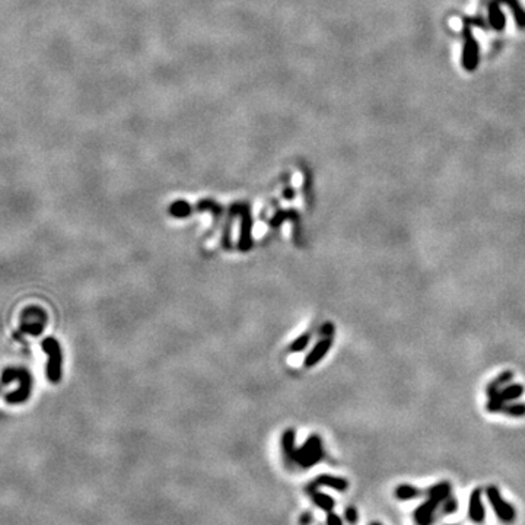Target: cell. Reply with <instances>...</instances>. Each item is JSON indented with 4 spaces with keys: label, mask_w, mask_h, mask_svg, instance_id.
Wrapping results in <instances>:
<instances>
[{
    "label": "cell",
    "mask_w": 525,
    "mask_h": 525,
    "mask_svg": "<svg viewBox=\"0 0 525 525\" xmlns=\"http://www.w3.org/2000/svg\"><path fill=\"white\" fill-rule=\"evenodd\" d=\"M43 350L49 355V363L46 368V375L50 382L57 384L62 379V347L54 337H47L41 343Z\"/></svg>",
    "instance_id": "obj_1"
},
{
    "label": "cell",
    "mask_w": 525,
    "mask_h": 525,
    "mask_svg": "<svg viewBox=\"0 0 525 525\" xmlns=\"http://www.w3.org/2000/svg\"><path fill=\"white\" fill-rule=\"evenodd\" d=\"M11 379H18L19 381V390H16L15 393H9L6 394L5 400L11 404H18V403H24L28 400L30 394H31V377L27 371L24 369H5L3 372V382L8 384Z\"/></svg>",
    "instance_id": "obj_2"
},
{
    "label": "cell",
    "mask_w": 525,
    "mask_h": 525,
    "mask_svg": "<svg viewBox=\"0 0 525 525\" xmlns=\"http://www.w3.org/2000/svg\"><path fill=\"white\" fill-rule=\"evenodd\" d=\"M324 457V452H323V442H321V438L318 435H312L310 436V439L304 443L302 448H299L298 451H295V455H294V459L308 468L314 464H317L318 461H321Z\"/></svg>",
    "instance_id": "obj_3"
},
{
    "label": "cell",
    "mask_w": 525,
    "mask_h": 525,
    "mask_svg": "<svg viewBox=\"0 0 525 525\" xmlns=\"http://www.w3.org/2000/svg\"><path fill=\"white\" fill-rule=\"evenodd\" d=\"M462 38H464V47H462V57H461V63L462 67L467 72H474L478 66V56H480V49H478V43L476 41L471 30H470V24L464 19V30H462Z\"/></svg>",
    "instance_id": "obj_4"
},
{
    "label": "cell",
    "mask_w": 525,
    "mask_h": 525,
    "mask_svg": "<svg viewBox=\"0 0 525 525\" xmlns=\"http://www.w3.org/2000/svg\"><path fill=\"white\" fill-rule=\"evenodd\" d=\"M232 213H238L241 216V235H239V249L248 251L252 246V238H251V213L249 207L246 204H235L232 206Z\"/></svg>",
    "instance_id": "obj_5"
},
{
    "label": "cell",
    "mask_w": 525,
    "mask_h": 525,
    "mask_svg": "<svg viewBox=\"0 0 525 525\" xmlns=\"http://www.w3.org/2000/svg\"><path fill=\"white\" fill-rule=\"evenodd\" d=\"M486 494H487V499H489L490 505L493 506L496 515H497L502 521H505V522H512V521L515 519V515H516V513H515V508L510 506L508 502H505V499L500 496V493H499V490H497L496 486H489V487L486 489Z\"/></svg>",
    "instance_id": "obj_6"
},
{
    "label": "cell",
    "mask_w": 525,
    "mask_h": 525,
    "mask_svg": "<svg viewBox=\"0 0 525 525\" xmlns=\"http://www.w3.org/2000/svg\"><path fill=\"white\" fill-rule=\"evenodd\" d=\"M333 345V337H323L314 347L312 350L308 353V356L305 358V366L307 368H311V366H315L330 350Z\"/></svg>",
    "instance_id": "obj_7"
},
{
    "label": "cell",
    "mask_w": 525,
    "mask_h": 525,
    "mask_svg": "<svg viewBox=\"0 0 525 525\" xmlns=\"http://www.w3.org/2000/svg\"><path fill=\"white\" fill-rule=\"evenodd\" d=\"M317 486H328V487H333V489H336V490H339V492H345V490L347 489L349 483H347L345 478H342V477L323 474V476H318V477L310 484L308 493H312Z\"/></svg>",
    "instance_id": "obj_8"
},
{
    "label": "cell",
    "mask_w": 525,
    "mask_h": 525,
    "mask_svg": "<svg viewBox=\"0 0 525 525\" xmlns=\"http://www.w3.org/2000/svg\"><path fill=\"white\" fill-rule=\"evenodd\" d=\"M439 502L432 499V497H427V500L420 505L416 512H414V519L417 522V525H429L432 522V518H433V513H435V509L438 508Z\"/></svg>",
    "instance_id": "obj_9"
},
{
    "label": "cell",
    "mask_w": 525,
    "mask_h": 525,
    "mask_svg": "<svg viewBox=\"0 0 525 525\" xmlns=\"http://www.w3.org/2000/svg\"><path fill=\"white\" fill-rule=\"evenodd\" d=\"M468 515L471 521L480 524L484 521V506L481 502V489H474L470 496V506H468Z\"/></svg>",
    "instance_id": "obj_10"
},
{
    "label": "cell",
    "mask_w": 525,
    "mask_h": 525,
    "mask_svg": "<svg viewBox=\"0 0 525 525\" xmlns=\"http://www.w3.org/2000/svg\"><path fill=\"white\" fill-rule=\"evenodd\" d=\"M499 0H492L489 3V24L493 30L502 31L505 28V15L500 9Z\"/></svg>",
    "instance_id": "obj_11"
},
{
    "label": "cell",
    "mask_w": 525,
    "mask_h": 525,
    "mask_svg": "<svg viewBox=\"0 0 525 525\" xmlns=\"http://www.w3.org/2000/svg\"><path fill=\"white\" fill-rule=\"evenodd\" d=\"M499 2H500L502 5H506V6L512 11V15H513V18H515L516 25H518L521 30H525V11L521 8L518 0H499Z\"/></svg>",
    "instance_id": "obj_12"
},
{
    "label": "cell",
    "mask_w": 525,
    "mask_h": 525,
    "mask_svg": "<svg viewBox=\"0 0 525 525\" xmlns=\"http://www.w3.org/2000/svg\"><path fill=\"white\" fill-rule=\"evenodd\" d=\"M449 493H451V484L448 481H442V483H438L435 486H432L429 490H427V496L438 500L439 503L442 500H446L449 497Z\"/></svg>",
    "instance_id": "obj_13"
},
{
    "label": "cell",
    "mask_w": 525,
    "mask_h": 525,
    "mask_svg": "<svg viewBox=\"0 0 525 525\" xmlns=\"http://www.w3.org/2000/svg\"><path fill=\"white\" fill-rule=\"evenodd\" d=\"M169 213L174 217H185L193 213V206L184 200H178L169 206Z\"/></svg>",
    "instance_id": "obj_14"
},
{
    "label": "cell",
    "mask_w": 525,
    "mask_h": 525,
    "mask_svg": "<svg viewBox=\"0 0 525 525\" xmlns=\"http://www.w3.org/2000/svg\"><path fill=\"white\" fill-rule=\"evenodd\" d=\"M524 391H525V388H524L522 384H510V385L502 388L500 394H502L505 401H513V400L519 398L524 394Z\"/></svg>",
    "instance_id": "obj_15"
},
{
    "label": "cell",
    "mask_w": 525,
    "mask_h": 525,
    "mask_svg": "<svg viewBox=\"0 0 525 525\" xmlns=\"http://www.w3.org/2000/svg\"><path fill=\"white\" fill-rule=\"evenodd\" d=\"M282 443H283V451L285 455L288 458L294 459L295 455V430L294 429H286L282 438Z\"/></svg>",
    "instance_id": "obj_16"
},
{
    "label": "cell",
    "mask_w": 525,
    "mask_h": 525,
    "mask_svg": "<svg viewBox=\"0 0 525 525\" xmlns=\"http://www.w3.org/2000/svg\"><path fill=\"white\" fill-rule=\"evenodd\" d=\"M312 500L318 508H321L326 512H331V509L334 508V499L331 496L326 494V493L314 492L312 493Z\"/></svg>",
    "instance_id": "obj_17"
},
{
    "label": "cell",
    "mask_w": 525,
    "mask_h": 525,
    "mask_svg": "<svg viewBox=\"0 0 525 525\" xmlns=\"http://www.w3.org/2000/svg\"><path fill=\"white\" fill-rule=\"evenodd\" d=\"M395 497H398L400 500H407V499H414L420 494V490H417L414 486L410 484H400L395 492H394Z\"/></svg>",
    "instance_id": "obj_18"
},
{
    "label": "cell",
    "mask_w": 525,
    "mask_h": 525,
    "mask_svg": "<svg viewBox=\"0 0 525 525\" xmlns=\"http://www.w3.org/2000/svg\"><path fill=\"white\" fill-rule=\"evenodd\" d=\"M196 209H197L198 212H212L214 216H220V214H222V207H220L216 201H213V200H210V198H206V200L198 201V203L196 204Z\"/></svg>",
    "instance_id": "obj_19"
},
{
    "label": "cell",
    "mask_w": 525,
    "mask_h": 525,
    "mask_svg": "<svg viewBox=\"0 0 525 525\" xmlns=\"http://www.w3.org/2000/svg\"><path fill=\"white\" fill-rule=\"evenodd\" d=\"M505 403H506V401L503 400L502 394H500V393H497V394H494V395L489 397L487 404H486V410H487V411H490V413H497V411H502V410L505 409V406H506Z\"/></svg>",
    "instance_id": "obj_20"
},
{
    "label": "cell",
    "mask_w": 525,
    "mask_h": 525,
    "mask_svg": "<svg viewBox=\"0 0 525 525\" xmlns=\"http://www.w3.org/2000/svg\"><path fill=\"white\" fill-rule=\"evenodd\" d=\"M310 340H311V333H305V334L299 336V337L289 346V352H294V353L302 352V350L308 346Z\"/></svg>",
    "instance_id": "obj_21"
},
{
    "label": "cell",
    "mask_w": 525,
    "mask_h": 525,
    "mask_svg": "<svg viewBox=\"0 0 525 525\" xmlns=\"http://www.w3.org/2000/svg\"><path fill=\"white\" fill-rule=\"evenodd\" d=\"M502 411L512 417H522V416H525V403H513V404L505 406V409Z\"/></svg>",
    "instance_id": "obj_22"
},
{
    "label": "cell",
    "mask_w": 525,
    "mask_h": 525,
    "mask_svg": "<svg viewBox=\"0 0 525 525\" xmlns=\"http://www.w3.org/2000/svg\"><path fill=\"white\" fill-rule=\"evenodd\" d=\"M512 378H513V372H512V371H505V372L499 374L497 378L493 379V382H494L497 387H502V385L508 384L509 381H512Z\"/></svg>",
    "instance_id": "obj_23"
},
{
    "label": "cell",
    "mask_w": 525,
    "mask_h": 525,
    "mask_svg": "<svg viewBox=\"0 0 525 525\" xmlns=\"http://www.w3.org/2000/svg\"><path fill=\"white\" fill-rule=\"evenodd\" d=\"M457 508H458V503H457V499H454V497H448L446 502L443 503V512H445L446 515L455 512Z\"/></svg>",
    "instance_id": "obj_24"
},
{
    "label": "cell",
    "mask_w": 525,
    "mask_h": 525,
    "mask_svg": "<svg viewBox=\"0 0 525 525\" xmlns=\"http://www.w3.org/2000/svg\"><path fill=\"white\" fill-rule=\"evenodd\" d=\"M321 336L323 337H333V333H334V326L331 324V323H326V324H323V327H321Z\"/></svg>",
    "instance_id": "obj_25"
},
{
    "label": "cell",
    "mask_w": 525,
    "mask_h": 525,
    "mask_svg": "<svg viewBox=\"0 0 525 525\" xmlns=\"http://www.w3.org/2000/svg\"><path fill=\"white\" fill-rule=\"evenodd\" d=\"M346 519H347L350 524H355V522L358 521V512H356V509H355L353 506H350V508L346 509Z\"/></svg>",
    "instance_id": "obj_26"
},
{
    "label": "cell",
    "mask_w": 525,
    "mask_h": 525,
    "mask_svg": "<svg viewBox=\"0 0 525 525\" xmlns=\"http://www.w3.org/2000/svg\"><path fill=\"white\" fill-rule=\"evenodd\" d=\"M327 525H343L342 519L339 518V515L333 513V512H328L327 515Z\"/></svg>",
    "instance_id": "obj_27"
},
{
    "label": "cell",
    "mask_w": 525,
    "mask_h": 525,
    "mask_svg": "<svg viewBox=\"0 0 525 525\" xmlns=\"http://www.w3.org/2000/svg\"><path fill=\"white\" fill-rule=\"evenodd\" d=\"M311 519H312L311 513H310V512H305V513L301 516V525H308V524L311 522Z\"/></svg>",
    "instance_id": "obj_28"
},
{
    "label": "cell",
    "mask_w": 525,
    "mask_h": 525,
    "mask_svg": "<svg viewBox=\"0 0 525 525\" xmlns=\"http://www.w3.org/2000/svg\"><path fill=\"white\" fill-rule=\"evenodd\" d=\"M294 196H295V191H294L292 188H286V190H285V197H286L288 200H292Z\"/></svg>",
    "instance_id": "obj_29"
},
{
    "label": "cell",
    "mask_w": 525,
    "mask_h": 525,
    "mask_svg": "<svg viewBox=\"0 0 525 525\" xmlns=\"http://www.w3.org/2000/svg\"><path fill=\"white\" fill-rule=\"evenodd\" d=\"M371 525H381L379 522H374V524H371Z\"/></svg>",
    "instance_id": "obj_30"
}]
</instances>
